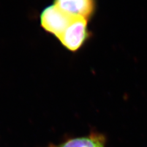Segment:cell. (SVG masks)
Returning <instances> with one entry per match:
<instances>
[{"mask_svg": "<svg viewBox=\"0 0 147 147\" xmlns=\"http://www.w3.org/2000/svg\"><path fill=\"white\" fill-rule=\"evenodd\" d=\"M89 36L88 20L76 17L59 37L58 40L64 47L74 52L84 45Z\"/></svg>", "mask_w": 147, "mask_h": 147, "instance_id": "obj_2", "label": "cell"}, {"mask_svg": "<svg viewBox=\"0 0 147 147\" xmlns=\"http://www.w3.org/2000/svg\"><path fill=\"white\" fill-rule=\"evenodd\" d=\"M106 141L102 133L91 132L87 136L69 138L60 144H50L46 147H105Z\"/></svg>", "mask_w": 147, "mask_h": 147, "instance_id": "obj_4", "label": "cell"}, {"mask_svg": "<svg viewBox=\"0 0 147 147\" xmlns=\"http://www.w3.org/2000/svg\"><path fill=\"white\" fill-rule=\"evenodd\" d=\"M76 17L53 4L44 9L41 13L40 24L46 31L58 39Z\"/></svg>", "mask_w": 147, "mask_h": 147, "instance_id": "obj_1", "label": "cell"}, {"mask_svg": "<svg viewBox=\"0 0 147 147\" xmlns=\"http://www.w3.org/2000/svg\"><path fill=\"white\" fill-rule=\"evenodd\" d=\"M55 6L71 15L89 20L96 11V0H54Z\"/></svg>", "mask_w": 147, "mask_h": 147, "instance_id": "obj_3", "label": "cell"}]
</instances>
